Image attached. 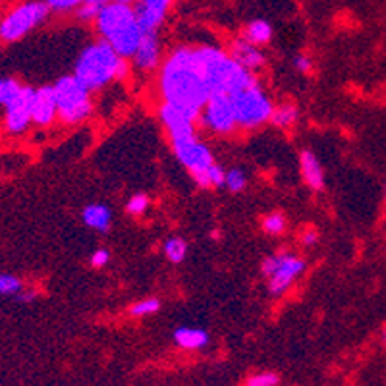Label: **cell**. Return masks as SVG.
<instances>
[{
    "label": "cell",
    "instance_id": "obj_1",
    "mask_svg": "<svg viewBox=\"0 0 386 386\" xmlns=\"http://www.w3.org/2000/svg\"><path fill=\"white\" fill-rule=\"evenodd\" d=\"M162 103L180 108L199 120V114L211 98V91L195 60V46L180 45L168 54L159 74Z\"/></svg>",
    "mask_w": 386,
    "mask_h": 386
},
{
    "label": "cell",
    "instance_id": "obj_2",
    "mask_svg": "<svg viewBox=\"0 0 386 386\" xmlns=\"http://www.w3.org/2000/svg\"><path fill=\"white\" fill-rule=\"evenodd\" d=\"M128 74V58H122L103 39L85 46L74 66V76L91 91H101L112 82L124 79Z\"/></svg>",
    "mask_w": 386,
    "mask_h": 386
},
{
    "label": "cell",
    "instance_id": "obj_3",
    "mask_svg": "<svg viewBox=\"0 0 386 386\" xmlns=\"http://www.w3.org/2000/svg\"><path fill=\"white\" fill-rule=\"evenodd\" d=\"M195 60L211 95H217V93L232 95L238 89L245 87V85L257 82V76L253 72L242 68L230 56V53L220 49V46L197 45Z\"/></svg>",
    "mask_w": 386,
    "mask_h": 386
},
{
    "label": "cell",
    "instance_id": "obj_4",
    "mask_svg": "<svg viewBox=\"0 0 386 386\" xmlns=\"http://www.w3.org/2000/svg\"><path fill=\"white\" fill-rule=\"evenodd\" d=\"M170 145H172L176 159L180 160V165L190 172L193 182L199 188H203V190L224 188L226 170L217 165L209 145L203 143L197 137V134L190 137H182V139H174V141H170Z\"/></svg>",
    "mask_w": 386,
    "mask_h": 386
},
{
    "label": "cell",
    "instance_id": "obj_5",
    "mask_svg": "<svg viewBox=\"0 0 386 386\" xmlns=\"http://www.w3.org/2000/svg\"><path fill=\"white\" fill-rule=\"evenodd\" d=\"M54 95L58 105V120L66 126H77L93 114L91 89H87L74 74L56 79Z\"/></svg>",
    "mask_w": 386,
    "mask_h": 386
},
{
    "label": "cell",
    "instance_id": "obj_6",
    "mask_svg": "<svg viewBox=\"0 0 386 386\" xmlns=\"http://www.w3.org/2000/svg\"><path fill=\"white\" fill-rule=\"evenodd\" d=\"M230 98H232L240 128L255 129L261 128L266 122H271L274 103L273 98L266 95L265 89L261 87L259 79L255 84L245 85L242 89L234 91L230 95Z\"/></svg>",
    "mask_w": 386,
    "mask_h": 386
},
{
    "label": "cell",
    "instance_id": "obj_7",
    "mask_svg": "<svg viewBox=\"0 0 386 386\" xmlns=\"http://www.w3.org/2000/svg\"><path fill=\"white\" fill-rule=\"evenodd\" d=\"M51 14V8L45 0H25L14 6L0 20V41L2 43H15L27 33L43 25Z\"/></svg>",
    "mask_w": 386,
    "mask_h": 386
},
{
    "label": "cell",
    "instance_id": "obj_8",
    "mask_svg": "<svg viewBox=\"0 0 386 386\" xmlns=\"http://www.w3.org/2000/svg\"><path fill=\"white\" fill-rule=\"evenodd\" d=\"M305 261L290 251H278L263 259L261 273L266 281V290L273 297H281L305 273Z\"/></svg>",
    "mask_w": 386,
    "mask_h": 386
},
{
    "label": "cell",
    "instance_id": "obj_9",
    "mask_svg": "<svg viewBox=\"0 0 386 386\" xmlns=\"http://www.w3.org/2000/svg\"><path fill=\"white\" fill-rule=\"evenodd\" d=\"M199 126L211 131L214 136H230L234 134L238 126V118H236L234 105L232 98L226 93H217L211 95L203 106V110L199 114Z\"/></svg>",
    "mask_w": 386,
    "mask_h": 386
},
{
    "label": "cell",
    "instance_id": "obj_10",
    "mask_svg": "<svg viewBox=\"0 0 386 386\" xmlns=\"http://www.w3.org/2000/svg\"><path fill=\"white\" fill-rule=\"evenodd\" d=\"M95 30H97L98 37L110 43L114 37H118L122 31L131 27L137 23V12L134 4H126V2H108L101 8L97 20H95Z\"/></svg>",
    "mask_w": 386,
    "mask_h": 386
},
{
    "label": "cell",
    "instance_id": "obj_11",
    "mask_svg": "<svg viewBox=\"0 0 386 386\" xmlns=\"http://www.w3.org/2000/svg\"><path fill=\"white\" fill-rule=\"evenodd\" d=\"M33 95H35V89L23 85L18 98L4 106V122L2 124H4V131L8 136H22L33 124V112H31Z\"/></svg>",
    "mask_w": 386,
    "mask_h": 386
},
{
    "label": "cell",
    "instance_id": "obj_12",
    "mask_svg": "<svg viewBox=\"0 0 386 386\" xmlns=\"http://www.w3.org/2000/svg\"><path fill=\"white\" fill-rule=\"evenodd\" d=\"M159 118L162 122L165 129H167L170 141L182 139V137L195 136L197 118L190 116L188 112H184L180 108H176V106L162 103L159 108Z\"/></svg>",
    "mask_w": 386,
    "mask_h": 386
},
{
    "label": "cell",
    "instance_id": "obj_13",
    "mask_svg": "<svg viewBox=\"0 0 386 386\" xmlns=\"http://www.w3.org/2000/svg\"><path fill=\"white\" fill-rule=\"evenodd\" d=\"M31 112H33V124L39 128H49L58 120V105H56L53 85H43L35 89Z\"/></svg>",
    "mask_w": 386,
    "mask_h": 386
},
{
    "label": "cell",
    "instance_id": "obj_14",
    "mask_svg": "<svg viewBox=\"0 0 386 386\" xmlns=\"http://www.w3.org/2000/svg\"><path fill=\"white\" fill-rule=\"evenodd\" d=\"M174 0H139L136 4L137 23L145 33L159 31V27L167 20Z\"/></svg>",
    "mask_w": 386,
    "mask_h": 386
},
{
    "label": "cell",
    "instance_id": "obj_15",
    "mask_svg": "<svg viewBox=\"0 0 386 386\" xmlns=\"http://www.w3.org/2000/svg\"><path fill=\"white\" fill-rule=\"evenodd\" d=\"M131 60L139 72H153L162 66V45H160L157 31L145 33Z\"/></svg>",
    "mask_w": 386,
    "mask_h": 386
},
{
    "label": "cell",
    "instance_id": "obj_16",
    "mask_svg": "<svg viewBox=\"0 0 386 386\" xmlns=\"http://www.w3.org/2000/svg\"><path fill=\"white\" fill-rule=\"evenodd\" d=\"M228 53L234 58L242 68L250 70L253 74H257L266 66V56L261 51V46L251 45L245 39H234L230 46H228Z\"/></svg>",
    "mask_w": 386,
    "mask_h": 386
},
{
    "label": "cell",
    "instance_id": "obj_17",
    "mask_svg": "<svg viewBox=\"0 0 386 386\" xmlns=\"http://www.w3.org/2000/svg\"><path fill=\"white\" fill-rule=\"evenodd\" d=\"M300 172H302L303 182L309 186L313 191L325 190V170L321 160L313 151L305 149L300 153Z\"/></svg>",
    "mask_w": 386,
    "mask_h": 386
},
{
    "label": "cell",
    "instance_id": "obj_18",
    "mask_svg": "<svg viewBox=\"0 0 386 386\" xmlns=\"http://www.w3.org/2000/svg\"><path fill=\"white\" fill-rule=\"evenodd\" d=\"M82 220L89 230L103 234V232H108V228L112 224V211L105 203H89L85 205L82 211Z\"/></svg>",
    "mask_w": 386,
    "mask_h": 386
},
{
    "label": "cell",
    "instance_id": "obj_19",
    "mask_svg": "<svg viewBox=\"0 0 386 386\" xmlns=\"http://www.w3.org/2000/svg\"><path fill=\"white\" fill-rule=\"evenodd\" d=\"M209 333L195 326H180L174 330V342L182 349H201L209 344Z\"/></svg>",
    "mask_w": 386,
    "mask_h": 386
},
{
    "label": "cell",
    "instance_id": "obj_20",
    "mask_svg": "<svg viewBox=\"0 0 386 386\" xmlns=\"http://www.w3.org/2000/svg\"><path fill=\"white\" fill-rule=\"evenodd\" d=\"M273 25L266 20H251V22L245 23V27L242 30V39L257 46L269 45L273 41Z\"/></svg>",
    "mask_w": 386,
    "mask_h": 386
},
{
    "label": "cell",
    "instance_id": "obj_21",
    "mask_svg": "<svg viewBox=\"0 0 386 386\" xmlns=\"http://www.w3.org/2000/svg\"><path fill=\"white\" fill-rule=\"evenodd\" d=\"M300 118V110L294 103H282V105L274 106L273 116H271V124L278 129H288L294 126Z\"/></svg>",
    "mask_w": 386,
    "mask_h": 386
},
{
    "label": "cell",
    "instance_id": "obj_22",
    "mask_svg": "<svg viewBox=\"0 0 386 386\" xmlns=\"http://www.w3.org/2000/svg\"><path fill=\"white\" fill-rule=\"evenodd\" d=\"M162 253L172 265H180L188 257V242L180 236H172L162 243Z\"/></svg>",
    "mask_w": 386,
    "mask_h": 386
},
{
    "label": "cell",
    "instance_id": "obj_23",
    "mask_svg": "<svg viewBox=\"0 0 386 386\" xmlns=\"http://www.w3.org/2000/svg\"><path fill=\"white\" fill-rule=\"evenodd\" d=\"M23 85L15 82L14 77H0V106L4 108L22 93Z\"/></svg>",
    "mask_w": 386,
    "mask_h": 386
},
{
    "label": "cell",
    "instance_id": "obj_24",
    "mask_svg": "<svg viewBox=\"0 0 386 386\" xmlns=\"http://www.w3.org/2000/svg\"><path fill=\"white\" fill-rule=\"evenodd\" d=\"M286 226H288V220H286V217L278 211L266 214L265 219H263V222H261V228H263V230H265V234L269 236L284 234Z\"/></svg>",
    "mask_w": 386,
    "mask_h": 386
},
{
    "label": "cell",
    "instance_id": "obj_25",
    "mask_svg": "<svg viewBox=\"0 0 386 386\" xmlns=\"http://www.w3.org/2000/svg\"><path fill=\"white\" fill-rule=\"evenodd\" d=\"M224 188L230 193H242L247 188V174L243 172L242 168H230V170H226Z\"/></svg>",
    "mask_w": 386,
    "mask_h": 386
},
{
    "label": "cell",
    "instance_id": "obj_26",
    "mask_svg": "<svg viewBox=\"0 0 386 386\" xmlns=\"http://www.w3.org/2000/svg\"><path fill=\"white\" fill-rule=\"evenodd\" d=\"M159 309L160 302L157 297H145V300H139L129 307V315L131 317H149V315L159 313Z\"/></svg>",
    "mask_w": 386,
    "mask_h": 386
},
{
    "label": "cell",
    "instance_id": "obj_27",
    "mask_svg": "<svg viewBox=\"0 0 386 386\" xmlns=\"http://www.w3.org/2000/svg\"><path fill=\"white\" fill-rule=\"evenodd\" d=\"M149 205H151L149 197L145 195V193H136V195H131L126 201V212L131 214V217H141L143 212H147Z\"/></svg>",
    "mask_w": 386,
    "mask_h": 386
},
{
    "label": "cell",
    "instance_id": "obj_28",
    "mask_svg": "<svg viewBox=\"0 0 386 386\" xmlns=\"http://www.w3.org/2000/svg\"><path fill=\"white\" fill-rule=\"evenodd\" d=\"M23 290V282L14 274L0 273V295H18Z\"/></svg>",
    "mask_w": 386,
    "mask_h": 386
},
{
    "label": "cell",
    "instance_id": "obj_29",
    "mask_svg": "<svg viewBox=\"0 0 386 386\" xmlns=\"http://www.w3.org/2000/svg\"><path fill=\"white\" fill-rule=\"evenodd\" d=\"M45 2L51 8V12H76L87 0H45Z\"/></svg>",
    "mask_w": 386,
    "mask_h": 386
},
{
    "label": "cell",
    "instance_id": "obj_30",
    "mask_svg": "<svg viewBox=\"0 0 386 386\" xmlns=\"http://www.w3.org/2000/svg\"><path fill=\"white\" fill-rule=\"evenodd\" d=\"M278 385V375L271 371H263V373H255L251 375L245 386H276Z\"/></svg>",
    "mask_w": 386,
    "mask_h": 386
},
{
    "label": "cell",
    "instance_id": "obj_31",
    "mask_svg": "<svg viewBox=\"0 0 386 386\" xmlns=\"http://www.w3.org/2000/svg\"><path fill=\"white\" fill-rule=\"evenodd\" d=\"M101 8L103 6L95 4L93 0H87L84 6L77 8L76 14H77V18L82 20V22H95V20H97L98 12H101Z\"/></svg>",
    "mask_w": 386,
    "mask_h": 386
},
{
    "label": "cell",
    "instance_id": "obj_32",
    "mask_svg": "<svg viewBox=\"0 0 386 386\" xmlns=\"http://www.w3.org/2000/svg\"><path fill=\"white\" fill-rule=\"evenodd\" d=\"M110 263V251L105 250V247H98L91 253V266L95 269H103Z\"/></svg>",
    "mask_w": 386,
    "mask_h": 386
},
{
    "label": "cell",
    "instance_id": "obj_33",
    "mask_svg": "<svg viewBox=\"0 0 386 386\" xmlns=\"http://www.w3.org/2000/svg\"><path fill=\"white\" fill-rule=\"evenodd\" d=\"M292 64H294V68L300 74H309L311 70H313V60H311L307 54H297V56H294Z\"/></svg>",
    "mask_w": 386,
    "mask_h": 386
},
{
    "label": "cell",
    "instance_id": "obj_34",
    "mask_svg": "<svg viewBox=\"0 0 386 386\" xmlns=\"http://www.w3.org/2000/svg\"><path fill=\"white\" fill-rule=\"evenodd\" d=\"M319 242V232L315 228H307L302 234V243L305 247H313Z\"/></svg>",
    "mask_w": 386,
    "mask_h": 386
},
{
    "label": "cell",
    "instance_id": "obj_35",
    "mask_svg": "<svg viewBox=\"0 0 386 386\" xmlns=\"http://www.w3.org/2000/svg\"><path fill=\"white\" fill-rule=\"evenodd\" d=\"M37 295H39L37 290H33V288H27V286H23L22 292H20V294L15 295V297H18V302H22V303H31V302H35V300H37Z\"/></svg>",
    "mask_w": 386,
    "mask_h": 386
},
{
    "label": "cell",
    "instance_id": "obj_36",
    "mask_svg": "<svg viewBox=\"0 0 386 386\" xmlns=\"http://www.w3.org/2000/svg\"><path fill=\"white\" fill-rule=\"evenodd\" d=\"M95 4H98V6H105V4H108V2H114V0H93Z\"/></svg>",
    "mask_w": 386,
    "mask_h": 386
},
{
    "label": "cell",
    "instance_id": "obj_37",
    "mask_svg": "<svg viewBox=\"0 0 386 386\" xmlns=\"http://www.w3.org/2000/svg\"><path fill=\"white\" fill-rule=\"evenodd\" d=\"M118 2H126V4H134V6H136L139 0H118Z\"/></svg>",
    "mask_w": 386,
    "mask_h": 386
},
{
    "label": "cell",
    "instance_id": "obj_38",
    "mask_svg": "<svg viewBox=\"0 0 386 386\" xmlns=\"http://www.w3.org/2000/svg\"><path fill=\"white\" fill-rule=\"evenodd\" d=\"M380 338H382V344L386 346V325H385V328H382V334H380Z\"/></svg>",
    "mask_w": 386,
    "mask_h": 386
},
{
    "label": "cell",
    "instance_id": "obj_39",
    "mask_svg": "<svg viewBox=\"0 0 386 386\" xmlns=\"http://www.w3.org/2000/svg\"><path fill=\"white\" fill-rule=\"evenodd\" d=\"M385 205H386V184H385Z\"/></svg>",
    "mask_w": 386,
    "mask_h": 386
}]
</instances>
